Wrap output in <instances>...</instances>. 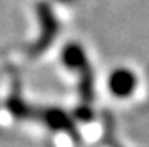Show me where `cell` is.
I'll use <instances>...</instances> for the list:
<instances>
[{
  "instance_id": "obj_3",
  "label": "cell",
  "mask_w": 149,
  "mask_h": 147,
  "mask_svg": "<svg viewBox=\"0 0 149 147\" xmlns=\"http://www.w3.org/2000/svg\"><path fill=\"white\" fill-rule=\"evenodd\" d=\"M62 59H64L66 66H69L73 69H78V71H84V73H89L85 55H84V50L80 46H77V44L66 46L62 51Z\"/></svg>"
},
{
  "instance_id": "obj_2",
  "label": "cell",
  "mask_w": 149,
  "mask_h": 147,
  "mask_svg": "<svg viewBox=\"0 0 149 147\" xmlns=\"http://www.w3.org/2000/svg\"><path fill=\"white\" fill-rule=\"evenodd\" d=\"M37 12H39V20H41V35H39L37 44L34 46V51L36 53H41L55 39V34H57V21H55V16L48 9L46 4H41L39 9H37Z\"/></svg>"
},
{
  "instance_id": "obj_1",
  "label": "cell",
  "mask_w": 149,
  "mask_h": 147,
  "mask_svg": "<svg viewBox=\"0 0 149 147\" xmlns=\"http://www.w3.org/2000/svg\"><path fill=\"white\" fill-rule=\"evenodd\" d=\"M108 89L116 98H130L137 89V76L130 69H116L108 76Z\"/></svg>"
}]
</instances>
